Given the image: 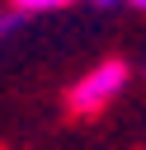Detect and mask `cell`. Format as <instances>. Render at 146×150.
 <instances>
[{"mask_svg":"<svg viewBox=\"0 0 146 150\" xmlns=\"http://www.w3.org/2000/svg\"><path fill=\"white\" fill-rule=\"evenodd\" d=\"M122 89H127V66L122 61H104V66L85 70L71 84V112H104Z\"/></svg>","mask_w":146,"mask_h":150,"instance_id":"6da1fadb","label":"cell"},{"mask_svg":"<svg viewBox=\"0 0 146 150\" xmlns=\"http://www.w3.org/2000/svg\"><path fill=\"white\" fill-rule=\"evenodd\" d=\"M71 0H14V9L24 14H52V9H66Z\"/></svg>","mask_w":146,"mask_h":150,"instance_id":"7a4b0ae2","label":"cell"},{"mask_svg":"<svg viewBox=\"0 0 146 150\" xmlns=\"http://www.w3.org/2000/svg\"><path fill=\"white\" fill-rule=\"evenodd\" d=\"M94 5H118V0H94Z\"/></svg>","mask_w":146,"mask_h":150,"instance_id":"3957f363","label":"cell"},{"mask_svg":"<svg viewBox=\"0 0 146 150\" xmlns=\"http://www.w3.org/2000/svg\"><path fill=\"white\" fill-rule=\"evenodd\" d=\"M132 5H141V9H146V0H132Z\"/></svg>","mask_w":146,"mask_h":150,"instance_id":"277c9868","label":"cell"}]
</instances>
